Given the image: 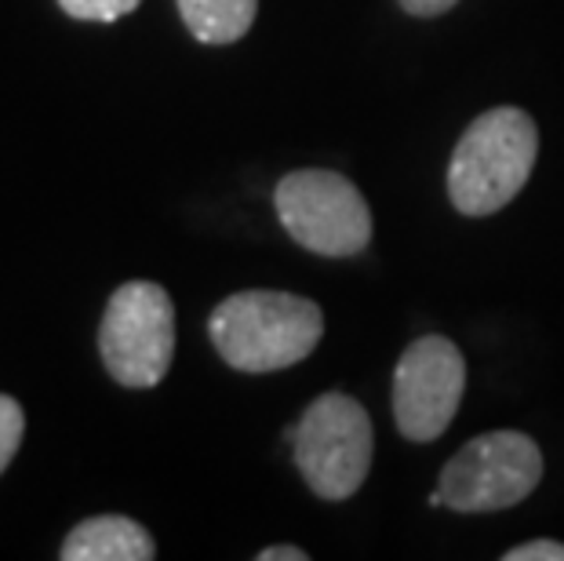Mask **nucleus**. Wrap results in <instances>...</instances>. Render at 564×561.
<instances>
[{
	"label": "nucleus",
	"mask_w": 564,
	"mask_h": 561,
	"mask_svg": "<svg viewBox=\"0 0 564 561\" xmlns=\"http://www.w3.org/2000/svg\"><path fill=\"white\" fill-rule=\"evenodd\" d=\"M208 332L223 362L237 373H281L317 350L324 314L306 295L251 289L215 306Z\"/></svg>",
	"instance_id": "1"
},
{
	"label": "nucleus",
	"mask_w": 564,
	"mask_h": 561,
	"mask_svg": "<svg viewBox=\"0 0 564 561\" xmlns=\"http://www.w3.org/2000/svg\"><path fill=\"white\" fill-rule=\"evenodd\" d=\"M539 158L535 121L518 106H496L463 131L448 164V197L463 216H491L521 194Z\"/></svg>",
	"instance_id": "2"
},
{
	"label": "nucleus",
	"mask_w": 564,
	"mask_h": 561,
	"mask_svg": "<svg viewBox=\"0 0 564 561\" xmlns=\"http://www.w3.org/2000/svg\"><path fill=\"white\" fill-rule=\"evenodd\" d=\"M295 445V467L321 499H350L365 485L371 467V420L350 393H321L288 427Z\"/></svg>",
	"instance_id": "3"
},
{
	"label": "nucleus",
	"mask_w": 564,
	"mask_h": 561,
	"mask_svg": "<svg viewBox=\"0 0 564 561\" xmlns=\"http://www.w3.org/2000/svg\"><path fill=\"white\" fill-rule=\"evenodd\" d=\"M273 205L292 234L314 256L346 259L365 252L371 241V212L350 179L324 169L284 175L273 190Z\"/></svg>",
	"instance_id": "4"
},
{
	"label": "nucleus",
	"mask_w": 564,
	"mask_h": 561,
	"mask_svg": "<svg viewBox=\"0 0 564 561\" xmlns=\"http://www.w3.org/2000/svg\"><path fill=\"white\" fill-rule=\"evenodd\" d=\"M543 477V452L521 431H491L455 452L441 471L444 507L459 515H488V510L518 507L535 493Z\"/></svg>",
	"instance_id": "5"
},
{
	"label": "nucleus",
	"mask_w": 564,
	"mask_h": 561,
	"mask_svg": "<svg viewBox=\"0 0 564 561\" xmlns=\"http://www.w3.org/2000/svg\"><path fill=\"white\" fill-rule=\"evenodd\" d=\"M99 350L117 384L158 387L175 354V306L153 281H128L110 295Z\"/></svg>",
	"instance_id": "6"
},
{
	"label": "nucleus",
	"mask_w": 564,
	"mask_h": 561,
	"mask_svg": "<svg viewBox=\"0 0 564 561\" xmlns=\"http://www.w3.org/2000/svg\"><path fill=\"white\" fill-rule=\"evenodd\" d=\"M466 390V362L444 336H423L401 354L393 373V416L408 441H434L448 431Z\"/></svg>",
	"instance_id": "7"
},
{
	"label": "nucleus",
	"mask_w": 564,
	"mask_h": 561,
	"mask_svg": "<svg viewBox=\"0 0 564 561\" xmlns=\"http://www.w3.org/2000/svg\"><path fill=\"white\" fill-rule=\"evenodd\" d=\"M153 554H158L153 536L121 515L80 521L63 543L66 561H150Z\"/></svg>",
	"instance_id": "8"
},
{
	"label": "nucleus",
	"mask_w": 564,
	"mask_h": 561,
	"mask_svg": "<svg viewBox=\"0 0 564 561\" xmlns=\"http://www.w3.org/2000/svg\"><path fill=\"white\" fill-rule=\"evenodd\" d=\"M186 30L204 44H234L256 22L259 0H175Z\"/></svg>",
	"instance_id": "9"
},
{
	"label": "nucleus",
	"mask_w": 564,
	"mask_h": 561,
	"mask_svg": "<svg viewBox=\"0 0 564 561\" xmlns=\"http://www.w3.org/2000/svg\"><path fill=\"white\" fill-rule=\"evenodd\" d=\"M22 431H26V416H22L19 401L0 393V474L15 460V452L22 445Z\"/></svg>",
	"instance_id": "10"
},
{
	"label": "nucleus",
	"mask_w": 564,
	"mask_h": 561,
	"mask_svg": "<svg viewBox=\"0 0 564 561\" xmlns=\"http://www.w3.org/2000/svg\"><path fill=\"white\" fill-rule=\"evenodd\" d=\"M58 8L84 22H113L128 15V11H135L139 0H58Z\"/></svg>",
	"instance_id": "11"
},
{
	"label": "nucleus",
	"mask_w": 564,
	"mask_h": 561,
	"mask_svg": "<svg viewBox=\"0 0 564 561\" xmlns=\"http://www.w3.org/2000/svg\"><path fill=\"white\" fill-rule=\"evenodd\" d=\"M502 561H564V543L557 540H528L521 547H510Z\"/></svg>",
	"instance_id": "12"
},
{
	"label": "nucleus",
	"mask_w": 564,
	"mask_h": 561,
	"mask_svg": "<svg viewBox=\"0 0 564 561\" xmlns=\"http://www.w3.org/2000/svg\"><path fill=\"white\" fill-rule=\"evenodd\" d=\"M459 0H401V8L408 15H419V19H434V15H444L448 8H455Z\"/></svg>",
	"instance_id": "13"
},
{
	"label": "nucleus",
	"mask_w": 564,
	"mask_h": 561,
	"mask_svg": "<svg viewBox=\"0 0 564 561\" xmlns=\"http://www.w3.org/2000/svg\"><path fill=\"white\" fill-rule=\"evenodd\" d=\"M259 561H306V551L303 547H267V551H259Z\"/></svg>",
	"instance_id": "14"
}]
</instances>
